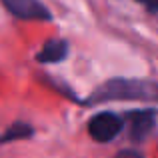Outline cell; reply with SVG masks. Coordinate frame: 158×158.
Instances as JSON below:
<instances>
[{
  "label": "cell",
  "mask_w": 158,
  "mask_h": 158,
  "mask_svg": "<svg viewBox=\"0 0 158 158\" xmlns=\"http://www.w3.org/2000/svg\"><path fill=\"white\" fill-rule=\"evenodd\" d=\"M136 2H140L142 6H146L148 10H152V12L158 10V0H136Z\"/></svg>",
  "instance_id": "52a82bcc"
},
{
  "label": "cell",
  "mask_w": 158,
  "mask_h": 158,
  "mask_svg": "<svg viewBox=\"0 0 158 158\" xmlns=\"http://www.w3.org/2000/svg\"><path fill=\"white\" fill-rule=\"evenodd\" d=\"M124 120L114 112H100L88 120V132L98 142H110L122 132Z\"/></svg>",
  "instance_id": "7a4b0ae2"
},
{
  "label": "cell",
  "mask_w": 158,
  "mask_h": 158,
  "mask_svg": "<svg viewBox=\"0 0 158 158\" xmlns=\"http://www.w3.org/2000/svg\"><path fill=\"white\" fill-rule=\"evenodd\" d=\"M132 134L136 138H144L148 134V130L154 124V112L152 110H140V112H132Z\"/></svg>",
  "instance_id": "5b68a950"
},
{
  "label": "cell",
  "mask_w": 158,
  "mask_h": 158,
  "mask_svg": "<svg viewBox=\"0 0 158 158\" xmlns=\"http://www.w3.org/2000/svg\"><path fill=\"white\" fill-rule=\"evenodd\" d=\"M116 158H144L140 152H136V150H122V152H118V156Z\"/></svg>",
  "instance_id": "8992f818"
},
{
  "label": "cell",
  "mask_w": 158,
  "mask_h": 158,
  "mask_svg": "<svg viewBox=\"0 0 158 158\" xmlns=\"http://www.w3.org/2000/svg\"><path fill=\"white\" fill-rule=\"evenodd\" d=\"M158 98V88L150 82L140 80H110L90 96L92 102L104 100H154Z\"/></svg>",
  "instance_id": "6da1fadb"
},
{
  "label": "cell",
  "mask_w": 158,
  "mask_h": 158,
  "mask_svg": "<svg viewBox=\"0 0 158 158\" xmlns=\"http://www.w3.org/2000/svg\"><path fill=\"white\" fill-rule=\"evenodd\" d=\"M8 12L22 20H50V12L40 0H0Z\"/></svg>",
  "instance_id": "3957f363"
},
{
  "label": "cell",
  "mask_w": 158,
  "mask_h": 158,
  "mask_svg": "<svg viewBox=\"0 0 158 158\" xmlns=\"http://www.w3.org/2000/svg\"><path fill=\"white\" fill-rule=\"evenodd\" d=\"M66 54H68V44L64 40H50L38 52V60L40 62H62L66 58Z\"/></svg>",
  "instance_id": "277c9868"
}]
</instances>
